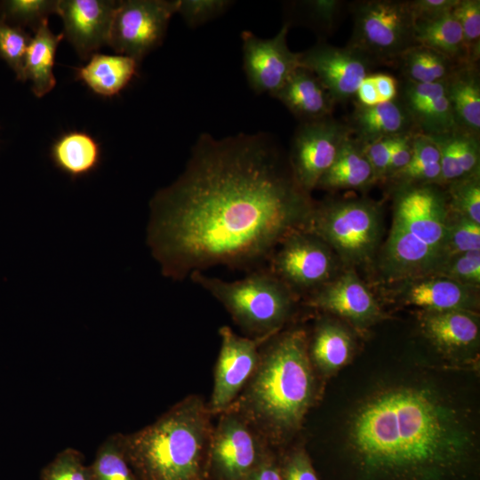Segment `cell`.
Listing matches in <instances>:
<instances>
[{
    "instance_id": "obj_43",
    "label": "cell",
    "mask_w": 480,
    "mask_h": 480,
    "mask_svg": "<svg viewBox=\"0 0 480 480\" xmlns=\"http://www.w3.org/2000/svg\"><path fill=\"white\" fill-rule=\"evenodd\" d=\"M458 0H413L409 1L415 20H428L450 12Z\"/></svg>"
},
{
    "instance_id": "obj_9",
    "label": "cell",
    "mask_w": 480,
    "mask_h": 480,
    "mask_svg": "<svg viewBox=\"0 0 480 480\" xmlns=\"http://www.w3.org/2000/svg\"><path fill=\"white\" fill-rule=\"evenodd\" d=\"M268 263V268L295 294L316 291L332 280L336 269L333 251L308 230L286 236Z\"/></svg>"
},
{
    "instance_id": "obj_16",
    "label": "cell",
    "mask_w": 480,
    "mask_h": 480,
    "mask_svg": "<svg viewBox=\"0 0 480 480\" xmlns=\"http://www.w3.org/2000/svg\"><path fill=\"white\" fill-rule=\"evenodd\" d=\"M116 4L114 0H58L63 35L81 58L108 44Z\"/></svg>"
},
{
    "instance_id": "obj_13",
    "label": "cell",
    "mask_w": 480,
    "mask_h": 480,
    "mask_svg": "<svg viewBox=\"0 0 480 480\" xmlns=\"http://www.w3.org/2000/svg\"><path fill=\"white\" fill-rule=\"evenodd\" d=\"M290 25L285 22L271 38H260L250 30L241 34L244 70L256 93L275 94L300 66V52L287 45Z\"/></svg>"
},
{
    "instance_id": "obj_5",
    "label": "cell",
    "mask_w": 480,
    "mask_h": 480,
    "mask_svg": "<svg viewBox=\"0 0 480 480\" xmlns=\"http://www.w3.org/2000/svg\"><path fill=\"white\" fill-rule=\"evenodd\" d=\"M189 279L220 301L233 320L256 338L276 334L292 314L296 294L268 267L241 279L226 281L195 272Z\"/></svg>"
},
{
    "instance_id": "obj_24",
    "label": "cell",
    "mask_w": 480,
    "mask_h": 480,
    "mask_svg": "<svg viewBox=\"0 0 480 480\" xmlns=\"http://www.w3.org/2000/svg\"><path fill=\"white\" fill-rule=\"evenodd\" d=\"M445 84L458 127L479 136L480 79L476 66L466 64L458 67Z\"/></svg>"
},
{
    "instance_id": "obj_22",
    "label": "cell",
    "mask_w": 480,
    "mask_h": 480,
    "mask_svg": "<svg viewBox=\"0 0 480 480\" xmlns=\"http://www.w3.org/2000/svg\"><path fill=\"white\" fill-rule=\"evenodd\" d=\"M63 37V33L55 35L52 32L46 19L34 31L30 39L25 58L23 82L31 81L32 92L38 98L55 87V55Z\"/></svg>"
},
{
    "instance_id": "obj_21",
    "label": "cell",
    "mask_w": 480,
    "mask_h": 480,
    "mask_svg": "<svg viewBox=\"0 0 480 480\" xmlns=\"http://www.w3.org/2000/svg\"><path fill=\"white\" fill-rule=\"evenodd\" d=\"M421 326L429 340L445 351L471 347L479 336L478 324L465 310L425 311Z\"/></svg>"
},
{
    "instance_id": "obj_28",
    "label": "cell",
    "mask_w": 480,
    "mask_h": 480,
    "mask_svg": "<svg viewBox=\"0 0 480 480\" xmlns=\"http://www.w3.org/2000/svg\"><path fill=\"white\" fill-rule=\"evenodd\" d=\"M353 351V340L339 324L323 322L318 324L308 343L310 359L324 372H332L346 364Z\"/></svg>"
},
{
    "instance_id": "obj_30",
    "label": "cell",
    "mask_w": 480,
    "mask_h": 480,
    "mask_svg": "<svg viewBox=\"0 0 480 480\" xmlns=\"http://www.w3.org/2000/svg\"><path fill=\"white\" fill-rule=\"evenodd\" d=\"M408 82L432 84L446 80L460 66L445 56L421 45L405 52L400 58Z\"/></svg>"
},
{
    "instance_id": "obj_40",
    "label": "cell",
    "mask_w": 480,
    "mask_h": 480,
    "mask_svg": "<svg viewBox=\"0 0 480 480\" xmlns=\"http://www.w3.org/2000/svg\"><path fill=\"white\" fill-rule=\"evenodd\" d=\"M230 0H180L177 12L189 28L199 27L228 11Z\"/></svg>"
},
{
    "instance_id": "obj_15",
    "label": "cell",
    "mask_w": 480,
    "mask_h": 480,
    "mask_svg": "<svg viewBox=\"0 0 480 480\" xmlns=\"http://www.w3.org/2000/svg\"><path fill=\"white\" fill-rule=\"evenodd\" d=\"M220 350L216 364L211 411L225 410L253 374L260 360L259 347L269 338H247L229 327L219 331Z\"/></svg>"
},
{
    "instance_id": "obj_35",
    "label": "cell",
    "mask_w": 480,
    "mask_h": 480,
    "mask_svg": "<svg viewBox=\"0 0 480 480\" xmlns=\"http://www.w3.org/2000/svg\"><path fill=\"white\" fill-rule=\"evenodd\" d=\"M477 250H480V224L449 212L444 248L445 262L458 254Z\"/></svg>"
},
{
    "instance_id": "obj_29",
    "label": "cell",
    "mask_w": 480,
    "mask_h": 480,
    "mask_svg": "<svg viewBox=\"0 0 480 480\" xmlns=\"http://www.w3.org/2000/svg\"><path fill=\"white\" fill-rule=\"evenodd\" d=\"M414 126L426 135H441L458 129L453 110L446 94V84L430 98L409 105H404Z\"/></svg>"
},
{
    "instance_id": "obj_3",
    "label": "cell",
    "mask_w": 480,
    "mask_h": 480,
    "mask_svg": "<svg viewBox=\"0 0 480 480\" xmlns=\"http://www.w3.org/2000/svg\"><path fill=\"white\" fill-rule=\"evenodd\" d=\"M244 396L252 420L275 437L300 427L314 395L315 380L307 333L287 331L267 340Z\"/></svg>"
},
{
    "instance_id": "obj_33",
    "label": "cell",
    "mask_w": 480,
    "mask_h": 480,
    "mask_svg": "<svg viewBox=\"0 0 480 480\" xmlns=\"http://www.w3.org/2000/svg\"><path fill=\"white\" fill-rule=\"evenodd\" d=\"M58 0H6L0 3V18L35 31L52 13H57Z\"/></svg>"
},
{
    "instance_id": "obj_45",
    "label": "cell",
    "mask_w": 480,
    "mask_h": 480,
    "mask_svg": "<svg viewBox=\"0 0 480 480\" xmlns=\"http://www.w3.org/2000/svg\"><path fill=\"white\" fill-rule=\"evenodd\" d=\"M244 480H283L279 460L268 453Z\"/></svg>"
},
{
    "instance_id": "obj_14",
    "label": "cell",
    "mask_w": 480,
    "mask_h": 480,
    "mask_svg": "<svg viewBox=\"0 0 480 480\" xmlns=\"http://www.w3.org/2000/svg\"><path fill=\"white\" fill-rule=\"evenodd\" d=\"M267 454L242 420L225 415L210 441L207 480H244Z\"/></svg>"
},
{
    "instance_id": "obj_39",
    "label": "cell",
    "mask_w": 480,
    "mask_h": 480,
    "mask_svg": "<svg viewBox=\"0 0 480 480\" xmlns=\"http://www.w3.org/2000/svg\"><path fill=\"white\" fill-rule=\"evenodd\" d=\"M437 274L476 288L480 284V250L467 252L450 258Z\"/></svg>"
},
{
    "instance_id": "obj_31",
    "label": "cell",
    "mask_w": 480,
    "mask_h": 480,
    "mask_svg": "<svg viewBox=\"0 0 480 480\" xmlns=\"http://www.w3.org/2000/svg\"><path fill=\"white\" fill-rule=\"evenodd\" d=\"M123 434L108 436L89 465L92 480H138L125 456Z\"/></svg>"
},
{
    "instance_id": "obj_42",
    "label": "cell",
    "mask_w": 480,
    "mask_h": 480,
    "mask_svg": "<svg viewBox=\"0 0 480 480\" xmlns=\"http://www.w3.org/2000/svg\"><path fill=\"white\" fill-rule=\"evenodd\" d=\"M396 137L383 138L364 144V151L372 165L375 179L388 174L390 155Z\"/></svg>"
},
{
    "instance_id": "obj_20",
    "label": "cell",
    "mask_w": 480,
    "mask_h": 480,
    "mask_svg": "<svg viewBox=\"0 0 480 480\" xmlns=\"http://www.w3.org/2000/svg\"><path fill=\"white\" fill-rule=\"evenodd\" d=\"M474 287L446 277H433L412 283L404 298L412 305L425 311H469L476 305Z\"/></svg>"
},
{
    "instance_id": "obj_36",
    "label": "cell",
    "mask_w": 480,
    "mask_h": 480,
    "mask_svg": "<svg viewBox=\"0 0 480 480\" xmlns=\"http://www.w3.org/2000/svg\"><path fill=\"white\" fill-rule=\"evenodd\" d=\"M31 37L21 27L0 18V57L23 82L24 63Z\"/></svg>"
},
{
    "instance_id": "obj_37",
    "label": "cell",
    "mask_w": 480,
    "mask_h": 480,
    "mask_svg": "<svg viewBox=\"0 0 480 480\" xmlns=\"http://www.w3.org/2000/svg\"><path fill=\"white\" fill-rule=\"evenodd\" d=\"M40 480H92L89 466L84 455L74 448L68 447L56 454L52 461L43 468Z\"/></svg>"
},
{
    "instance_id": "obj_12",
    "label": "cell",
    "mask_w": 480,
    "mask_h": 480,
    "mask_svg": "<svg viewBox=\"0 0 480 480\" xmlns=\"http://www.w3.org/2000/svg\"><path fill=\"white\" fill-rule=\"evenodd\" d=\"M448 216L445 195L438 188L431 184L407 185L396 196L393 221L439 254L445 263Z\"/></svg>"
},
{
    "instance_id": "obj_27",
    "label": "cell",
    "mask_w": 480,
    "mask_h": 480,
    "mask_svg": "<svg viewBox=\"0 0 480 480\" xmlns=\"http://www.w3.org/2000/svg\"><path fill=\"white\" fill-rule=\"evenodd\" d=\"M415 40L418 45L431 49L457 64H473L461 28L451 12L433 19L415 20Z\"/></svg>"
},
{
    "instance_id": "obj_4",
    "label": "cell",
    "mask_w": 480,
    "mask_h": 480,
    "mask_svg": "<svg viewBox=\"0 0 480 480\" xmlns=\"http://www.w3.org/2000/svg\"><path fill=\"white\" fill-rule=\"evenodd\" d=\"M197 397L175 404L155 422L122 436L138 480H207L208 412Z\"/></svg>"
},
{
    "instance_id": "obj_6",
    "label": "cell",
    "mask_w": 480,
    "mask_h": 480,
    "mask_svg": "<svg viewBox=\"0 0 480 480\" xmlns=\"http://www.w3.org/2000/svg\"><path fill=\"white\" fill-rule=\"evenodd\" d=\"M308 231L322 239L348 266L372 258L380 241L377 205L367 200L333 201L314 207Z\"/></svg>"
},
{
    "instance_id": "obj_38",
    "label": "cell",
    "mask_w": 480,
    "mask_h": 480,
    "mask_svg": "<svg viewBox=\"0 0 480 480\" xmlns=\"http://www.w3.org/2000/svg\"><path fill=\"white\" fill-rule=\"evenodd\" d=\"M451 13L461 28L470 61L476 64L480 52V1L458 0Z\"/></svg>"
},
{
    "instance_id": "obj_26",
    "label": "cell",
    "mask_w": 480,
    "mask_h": 480,
    "mask_svg": "<svg viewBox=\"0 0 480 480\" xmlns=\"http://www.w3.org/2000/svg\"><path fill=\"white\" fill-rule=\"evenodd\" d=\"M375 180L364 144L351 136L340 148L333 164L322 176L316 188H357Z\"/></svg>"
},
{
    "instance_id": "obj_41",
    "label": "cell",
    "mask_w": 480,
    "mask_h": 480,
    "mask_svg": "<svg viewBox=\"0 0 480 480\" xmlns=\"http://www.w3.org/2000/svg\"><path fill=\"white\" fill-rule=\"evenodd\" d=\"M283 480H319L311 460L303 449H296L279 460Z\"/></svg>"
},
{
    "instance_id": "obj_10",
    "label": "cell",
    "mask_w": 480,
    "mask_h": 480,
    "mask_svg": "<svg viewBox=\"0 0 480 480\" xmlns=\"http://www.w3.org/2000/svg\"><path fill=\"white\" fill-rule=\"evenodd\" d=\"M351 136L348 124L332 116L300 123L292 137L288 162L296 183L305 192L310 194L316 188L340 148Z\"/></svg>"
},
{
    "instance_id": "obj_18",
    "label": "cell",
    "mask_w": 480,
    "mask_h": 480,
    "mask_svg": "<svg viewBox=\"0 0 480 480\" xmlns=\"http://www.w3.org/2000/svg\"><path fill=\"white\" fill-rule=\"evenodd\" d=\"M272 97L281 101L300 123L332 116L335 105L316 76L302 67Z\"/></svg>"
},
{
    "instance_id": "obj_1",
    "label": "cell",
    "mask_w": 480,
    "mask_h": 480,
    "mask_svg": "<svg viewBox=\"0 0 480 480\" xmlns=\"http://www.w3.org/2000/svg\"><path fill=\"white\" fill-rule=\"evenodd\" d=\"M315 207L268 134H200L182 173L149 202L147 244L164 277L263 267Z\"/></svg>"
},
{
    "instance_id": "obj_11",
    "label": "cell",
    "mask_w": 480,
    "mask_h": 480,
    "mask_svg": "<svg viewBox=\"0 0 480 480\" xmlns=\"http://www.w3.org/2000/svg\"><path fill=\"white\" fill-rule=\"evenodd\" d=\"M372 60L350 46L337 47L319 40L300 52V66L311 71L336 103L351 100L369 76Z\"/></svg>"
},
{
    "instance_id": "obj_34",
    "label": "cell",
    "mask_w": 480,
    "mask_h": 480,
    "mask_svg": "<svg viewBox=\"0 0 480 480\" xmlns=\"http://www.w3.org/2000/svg\"><path fill=\"white\" fill-rule=\"evenodd\" d=\"M449 196L448 209L450 212L480 224L479 173L450 182Z\"/></svg>"
},
{
    "instance_id": "obj_2",
    "label": "cell",
    "mask_w": 480,
    "mask_h": 480,
    "mask_svg": "<svg viewBox=\"0 0 480 480\" xmlns=\"http://www.w3.org/2000/svg\"><path fill=\"white\" fill-rule=\"evenodd\" d=\"M469 409L434 384L387 385L349 417L345 480H477L476 428Z\"/></svg>"
},
{
    "instance_id": "obj_46",
    "label": "cell",
    "mask_w": 480,
    "mask_h": 480,
    "mask_svg": "<svg viewBox=\"0 0 480 480\" xmlns=\"http://www.w3.org/2000/svg\"><path fill=\"white\" fill-rule=\"evenodd\" d=\"M371 76L378 92L380 103L396 100L397 95V82L393 76L381 73Z\"/></svg>"
},
{
    "instance_id": "obj_47",
    "label": "cell",
    "mask_w": 480,
    "mask_h": 480,
    "mask_svg": "<svg viewBox=\"0 0 480 480\" xmlns=\"http://www.w3.org/2000/svg\"><path fill=\"white\" fill-rule=\"evenodd\" d=\"M356 96L363 106L370 107L380 103L378 92L372 78L367 76L359 84Z\"/></svg>"
},
{
    "instance_id": "obj_7",
    "label": "cell",
    "mask_w": 480,
    "mask_h": 480,
    "mask_svg": "<svg viewBox=\"0 0 480 480\" xmlns=\"http://www.w3.org/2000/svg\"><path fill=\"white\" fill-rule=\"evenodd\" d=\"M350 11L353 29L348 46L372 61L399 59L418 45L409 1H357L350 4Z\"/></svg>"
},
{
    "instance_id": "obj_44",
    "label": "cell",
    "mask_w": 480,
    "mask_h": 480,
    "mask_svg": "<svg viewBox=\"0 0 480 480\" xmlns=\"http://www.w3.org/2000/svg\"><path fill=\"white\" fill-rule=\"evenodd\" d=\"M414 132L396 138L390 155L388 174H393L408 165L412 156V135Z\"/></svg>"
},
{
    "instance_id": "obj_23",
    "label": "cell",
    "mask_w": 480,
    "mask_h": 480,
    "mask_svg": "<svg viewBox=\"0 0 480 480\" xmlns=\"http://www.w3.org/2000/svg\"><path fill=\"white\" fill-rule=\"evenodd\" d=\"M139 62L122 54L93 53L77 77L94 93L112 97L118 94L137 73Z\"/></svg>"
},
{
    "instance_id": "obj_25",
    "label": "cell",
    "mask_w": 480,
    "mask_h": 480,
    "mask_svg": "<svg viewBox=\"0 0 480 480\" xmlns=\"http://www.w3.org/2000/svg\"><path fill=\"white\" fill-rule=\"evenodd\" d=\"M50 156L56 168L76 180L96 171L100 164L101 151L91 135L73 131L52 144Z\"/></svg>"
},
{
    "instance_id": "obj_32",
    "label": "cell",
    "mask_w": 480,
    "mask_h": 480,
    "mask_svg": "<svg viewBox=\"0 0 480 480\" xmlns=\"http://www.w3.org/2000/svg\"><path fill=\"white\" fill-rule=\"evenodd\" d=\"M345 3L340 0H309L294 4L299 17L322 37L333 33L341 21Z\"/></svg>"
},
{
    "instance_id": "obj_8",
    "label": "cell",
    "mask_w": 480,
    "mask_h": 480,
    "mask_svg": "<svg viewBox=\"0 0 480 480\" xmlns=\"http://www.w3.org/2000/svg\"><path fill=\"white\" fill-rule=\"evenodd\" d=\"M180 0L117 1L108 45L140 62L159 46Z\"/></svg>"
},
{
    "instance_id": "obj_19",
    "label": "cell",
    "mask_w": 480,
    "mask_h": 480,
    "mask_svg": "<svg viewBox=\"0 0 480 480\" xmlns=\"http://www.w3.org/2000/svg\"><path fill=\"white\" fill-rule=\"evenodd\" d=\"M348 125L353 138L363 144L413 132L414 126L403 102L396 100L370 107L359 104Z\"/></svg>"
},
{
    "instance_id": "obj_17",
    "label": "cell",
    "mask_w": 480,
    "mask_h": 480,
    "mask_svg": "<svg viewBox=\"0 0 480 480\" xmlns=\"http://www.w3.org/2000/svg\"><path fill=\"white\" fill-rule=\"evenodd\" d=\"M306 303L358 325L368 324L380 315L373 295L352 270L310 293Z\"/></svg>"
}]
</instances>
